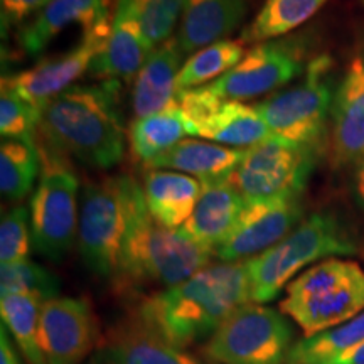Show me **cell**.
Masks as SVG:
<instances>
[{
	"label": "cell",
	"mask_w": 364,
	"mask_h": 364,
	"mask_svg": "<svg viewBox=\"0 0 364 364\" xmlns=\"http://www.w3.org/2000/svg\"><path fill=\"white\" fill-rule=\"evenodd\" d=\"M248 302L252 285L245 262H221L150 295L139 316L145 329L186 349L211 338L231 312Z\"/></svg>",
	"instance_id": "6da1fadb"
},
{
	"label": "cell",
	"mask_w": 364,
	"mask_h": 364,
	"mask_svg": "<svg viewBox=\"0 0 364 364\" xmlns=\"http://www.w3.org/2000/svg\"><path fill=\"white\" fill-rule=\"evenodd\" d=\"M120 81L76 85L41 110L38 142L97 169H110L125 154Z\"/></svg>",
	"instance_id": "7a4b0ae2"
},
{
	"label": "cell",
	"mask_w": 364,
	"mask_h": 364,
	"mask_svg": "<svg viewBox=\"0 0 364 364\" xmlns=\"http://www.w3.org/2000/svg\"><path fill=\"white\" fill-rule=\"evenodd\" d=\"M213 255L211 248L196 243L181 230L162 226L154 220L145 204L144 189L132 177L129 216L118 257L117 279L127 284L167 289L208 267Z\"/></svg>",
	"instance_id": "3957f363"
},
{
	"label": "cell",
	"mask_w": 364,
	"mask_h": 364,
	"mask_svg": "<svg viewBox=\"0 0 364 364\" xmlns=\"http://www.w3.org/2000/svg\"><path fill=\"white\" fill-rule=\"evenodd\" d=\"M358 250L351 230L336 213H314L275 247L245 260L252 302H272L304 268L324 258L356 255Z\"/></svg>",
	"instance_id": "277c9868"
},
{
	"label": "cell",
	"mask_w": 364,
	"mask_h": 364,
	"mask_svg": "<svg viewBox=\"0 0 364 364\" xmlns=\"http://www.w3.org/2000/svg\"><path fill=\"white\" fill-rule=\"evenodd\" d=\"M280 311L312 338L364 312V268L344 258H326L290 282Z\"/></svg>",
	"instance_id": "5b68a950"
},
{
	"label": "cell",
	"mask_w": 364,
	"mask_h": 364,
	"mask_svg": "<svg viewBox=\"0 0 364 364\" xmlns=\"http://www.w3.org/2000/svg\"><path fill=\"white\" fill-rule=\"evenodd\" d=\"M331 68L332 61L326 54L311 59L302 81L275 91L255 107L273 136L322 147L336 93Z\"/></svg>",
	"instance_id": "8992f818"
},
{
	"label": "cell",
	"mask_w": 364,
	"mask_h": 364,
	"mask_svg": "<svg viewBox=\"0 0 364 364\" xmlns=\"http://www.w3.org/2000/svg\"><path fill=\"white\" fill-rule=\"evenodd\" d=\"M41 176L31 199L33 247L49 260L66 257L78 235V177L70 159L38 142Z\"/></svg>",
	"instance_id": "52a82bcc"
},
{
	"label": "cell",
	"mask_w": 364,
	"mask_h": 364,
	"mask_svg": "<svg viewBox=\"0 0 364 364\" xmlns=\"http://www.w3.org/2000/svg\"><path fill=\"white\" fill-rule=\"evenodd\" d=\"M294 327L285 314L248 302L211 336L204 354L215 364H289Z\"/></svg>",
	"instance_id": "ba28073f"
},
{
	"label": "cell",
	"mask_w": 364,
	"mask_h": 364,
	"mask_svg": "<svg viewBox=\"0 0 364 364\" xmlns=\"http://www.w3.org/2000/svg\"><path fill=\"white\" fill-rule=\"evenodd\" d=\"M130 176H113L83 189L76 243L90 272L115 277L129 216Z\"/></svg>",
	"instance_id": "9c48e42d"
},
{
	"label": "cell",
	"mask_w": 364,
	"mask_h": 364,
	"mask_svg": "<svg viewBox=\"0 0 364 364\" xmlns=\"http://www.w3.org/2000/svg\"><path fill=\"white\" fill-rule=\"evenodd\" d=\"M318 150L270 136L245 150L238 167L228 179L247 204L302 196L316 167Z\"/></svg>",
	"instance_id": "30bf717a"
},
{
	"label": "cell",
	"mask_w": 364,
	"mask_h": 364,
	"mask_svg": "<svg viewBox=\"0 0 364 364\" xmlns=\"http://www.w3.org/2000/svg\"><path fill=\"white\" fill-rule=\"evenodd\" d=\"M309 43L302 34L277 38L253 46L233 70L208 88L223 100L245 102L289 85L306 73Z\"/></svg>",
	"instance_id": "8fae6325"
},
{
	"label": "cell",
	"mask_w": 364,
	"mask_h": 364,
	"mask_svg": "<svg viewBox=\"0 0 364 364\" xmlns=\"http://www.w3.org/2000/svg\"><path fill=\"white\" fill-rule=\"evenodd\" d=\"M110 29L112 21L83 33L80 43L70 51L44 59L14 76H4L2 88L12 91L38 110H43L53 98L75 86L73 83L85 73H90L91 63L107 44Z\"/></svg>",
	"instance_id": "7c38bea8"
},
{
	"label": "cell",
	"mask_w": 364,
	"mask_h": 364,
	"mask_svg": "<svg viewBox=\"0 0 364 364\" xmlns=\"http://www.w3.org/2000/svg\"><path fill=\"white\" fill-rule=\"evenodd\" d=\"M176 103L196 125L198 136L211 142L248 149L273 136L257 108L216 97L208 86L179 91Z\"/></svg>",
	"instance_id": "4fadbf2b"
},
{
	"label": "cell",
	"mask_w": 364,
	"mask_h": 364,
	"mask_svg": "<svg viewBox=\"0 0 364 364\" xmlns=\"http://www.w3.org/2000/svg\"><path fill=\"white\" fill-rule=\"evenodd\" d=\"M302 196L247 204L235 230L215 255L221 262H245L290 235L304 220Z\"/></svg>",
	"instance_id": "5bb4252c"
},
{
	"label": "cell",
	"mask_w": 364,
	"mask_h": 364,
	"mask_svg": "<svg viewBox=\"0 0 364 364\" xmlns=\"http://www.w3.org/2000/svg\"><path fill=\"white\" fill-rule=\"evenodd\" d=\"M97 338V321L85 299L54 297L43 304L39 343L48 364H81Z\"/></svg>",
	"instance_id": "9a60e30c"
},
{
	"label": "cell",
	"mask_w": 364,
	"mask_h": 364,
	"mask_svg": "<svg viewBox=\"0 0 364 364\" xmlns=\"http://www.w3.org/2000/svg\"><path fill=\"white\" fill-rule=\"evenodd\" d=\"M329 124L332 166H356L364 159V56L353 59L336 88Z\"/></svg>",
	"instance_id": "2e32d148"
},
{
	"label": "cell",
	"mask_w": 364,
	"mask_h": 364,
	"mask_svg": "<svg viewBox=\"0 0 364 364\" xmlns=\"http://www.w3.org/2000/svg\"><path fill=\"white\" fill-rule=\"evenodd\" d=\"M152 49L136 19L134 0H115L110 36L91 63L90 75L103 80H135Z\"/></svg>",
	"instance_id": "e0dca14e"
},
{
	"label": "cell",
	"mask_w": 364,
	"mask_h": 364,
	"mask_svg": "<svg viewBox=\"0 0 364 364\" xmlns=\"http://www.w3.org/2000/svg\"><path fill=\"white\" fill-rule=\"evenodd\" d=\"M245 208L247 203L228 177L203 181L193 215L179 230L196 243L216 252L235 230Z\"/></svg>",
	"instance_id": "ac0fdd59"
},
{
	"label": "cell",
	"mask_w": 364,
	"mask_h": 364,
	"mask_svg": "<svg viewBox=\"0 0 364 364\" xmlns=\"http://www.w3.org/2000/svg\"><path fill=\"white\" fill-rule=\"evenodd\" d=\"M112 0H51L34 19L22 26L19 44L29 56H38L70 26L78 24L83 33L112 21Z\"/></svg>",
	"instance_id": "d6986e66"
},
{
	"label": "cell",
	"mask_w": 364,
	"mask_h": 364,
	"mask_svg": "<svg viewBox=\"0 0 364 364\" xmlns=\"http://www.w3.org/2000/svg\"><path fill=\"white\" fill-rule=\"evenodd\" d=\"M182 49L177 38L152 49L142 70L135 76L132 90V110L135 117H147L176 105V81L181 71Z\"/></svg>",
	"instance_id": "ffe728a7"
},
{
	"label": "cell",
	"mask_w": 364,
	"mask_h": 364,
	"mask_svg": "<svg viewBox=\"0 0 364 364\" xmlns=\"http://www.w3.org/2000/svg\"><path fill=\"white\" fill-rule=\"evenodd\" d=\"M247 16L245 0H188L182 14L177 43L182 53H196L225 41Z\"/></svg>",
	"instance_id": "44dd1931"
},
{
	"label": "cell",
	"mask_w": 364,
	"mask_h": 364,
	"mask_svg": "<svg viewBox=\"0 0 364 364\" xmlns=\"http://www.w3.org/2000/svg\"><path fill=\"white\" fill-rule=\"evenodd\" d=\"M142 189L154 220L162 226L179 230L193 215L203 182L182 172L149 169Z\"/></svg>",
	"instance_id": "7402d4cb"
},
{
	"label": "cell",
	"mask_w": 364,
	"mask_h": 364,
	"mask_svg": "<svg viewBox=\"0 0 364 364\" xmlns=\"http://www.w3.org/2000/svg\"><path fill=\"white\" fill-rule=\"evenodd\" d=\"M247 149H231L204 140L184 139L174 147L145 164L147 169H172L182 174L196 176L199 181L230 177Z\"/></svg>",
	"instance_id": "603a6c76"
},
{
	"label": "cell",
	"mask_w": 364,
	"mask_h": 364,
	"mask_svg": "<svg viewBox=\"0 0 364 364\" xmlns=\"http://www.w3.org/2000/svg\"><path fill=\"white\" fill-rule=\"evenodd\" d=\"M189 135L198 136V129L177 103L152 115L135 118L129 130L132 152L145 164Z\"/></svg>",
	"instance_id": "cb8c5ba5"
},
{
	"label": "cell",
	"mask_w": 364,
	"mask_h": 364,
	"mask_svg": "<svg viewBox=\"0 0 364 364\" xmlns=\"http://www.w3.org/2000/svg\"><path fill=\"white\" fill-rule=\"evenodd\" d=\"M97 364H213L161 336L142 329L122 336L103 349Z\"/></svg>",
	"instance_id": "d4e9b609"
},
{
	"label": "cell",
	"mask_w": 364,
	"mask_h": 364,
	"mask_svg": "<svg viewBox=\"0 0 364 364\" xmlns=\"http://www.w3.org/2000/svg\"><path fill=\"white\" fill-rule=\"evenodd\" d=\"M44 300L31 294L0 295L2 326L16 339L29 364H48L39 343V317Z\"/></svg>",
	"instance_id": "484cf974"
},
{
	"label": "cell",
	"mask_w": 364,
	"mask_h": 364,
	"mask_svg": "<svg viewBox=\"0 0 364 364\" xmlns=\"http://www.w3.org/2000/svg\"><path fill=\"white\" fill-rule=\"evenodd\" d=\"M326 0H265L260 12L241 34V43L284 38L307 22Z\"/></svg>",
	"instance_id": "4316f807"
},
{
	"label": "cell",
	"mask_w": 364,
	"mask_h": 364,
	"mask_svg": "<svg viewBox=\"0 0 364 364\" xmlns=\"http://www.w3.org/2000/svg\"><path fill=\"white\" fill-rule=\"evenodd\" d=\"M364 341V312L344 324L304 338L292 346L289 364H332Z\"/></svg>",
	"instance_id": "83f0119b"
},
{
	"label": "cell",
	"mask_w": 364,
	"mask_h": 364,
	"mask_svg": "<svg viewBox=\"0 0 364 364\" xmlns=\"http://www.w3.org/2000/svg\"><path fill=\"white\" fill-rule=\"evenodd\" d=\"M38 176H41L38 145L4 139L0 145V191L4 199L22 201L33 191Z\"/></svg>",
	"instance_id": "f1b7e54d"
},
{
	"label": "cell",
	"mask_w": 364,
	"mask_h": 364,
	"mask_svg": "<svg viewBox=\"0 0 364 364\" xmlns=\"http://www.w3.org/2000/svg\"><path fill=\"white\" fill-rule=\"evenodd\" d=\"M243 56V43L228 39L193 53V56L182 65L179 75H177V93L184 90L199 88L208 81L220 80L223 75L233 70Z\"/></svg>",
	"instance_id": "f546056e"
},
{
	"label": "cell",
	"mask_w": 364,
	"mask_h": 364,
	"mask_svg": "<svg viewBox=\"0 0 364 364\" xmlns=\"http://www.w3.org/2000/svg\"><path fill=\"white\" fill-rule=\"evenodd\" d=\"M61 282L48 268L38 263L24 260L0 268V295L7 294H31L43 299L59 297Z\"/></svg>",
	"instance_id": "4dcf8cb0"
},
{
	"label": "cell",
	"mask_w": 364,
	"mask_h": 364,
	"mask_svg": "<svg viewBox=\"0 0 364 364\" xmlns=\"http://www.w3.org/2000/svg\"><path fill=\"white\" fill-rule=\"evenodd\" d=\"M188 0H134L136 19L152 48L171 39Z\"/></svg>",
	"instance_id": "1f68e13d"
},
{
	"label": "cell",
	"mask_w": 364,
	"mask_h": 364,
	"mask_svg": "<svg viewBox=\"0 0 364 364\" xmlns=\"http://www.w3.org/2000/svg\"><path fill=\"white\" fill-rule=\"evenodd\" d=\"M41 110L2 88L0 97V134L7 140L38 145Z\"/></svg>",
	"instance_id": "d6a6232c"
},
{
	"label": "cell",
	"mask_w": 364,
	"mask_h": 364,
	"mask_svg": "<svg viewBox=\"0 0 364 364\" xmlns=\"http://www.w3.org/2000/svg\"><path fill=\"white\" fill-rule=\"evenodd\" d=\"M29 211L22 204L4 213L0 223V265H12L29 260L33 233H31Z\"/></svg>",
	"instance_id": "836d02e7"
},
{
	"label": "cell",
	"mask_w": 364,
	"mask_h": 364,
	"mask_svg": "<svg viewBox=\"0 0 364 364\" xmlns=\"http://www.w3.org/2000/svg\"><path fill=\"white\" fill-rule=\"evenodd\" d=\"M51 0H0L4 24H22L34 14H39Z\"/></svg>",
	"instance_id": "e575fe53"
},
{
	"label": "cell",
	"mask_w": 364,
	"mask_h": 364,
	"mask_svg": "<svg viewBox=\"0 0 364 364\" xmlns=\"http://www.w3.org/2000/svg\"><path fill=\"white\" fill-rule=\"evenodd\" d=\"M351 189L354 201H356L358 208L364 213V159H361V161L354 166Z\"/></svg>",
	"instance_id": "d590c367"
},
{
	"label": "cell",
	"mask_w": 364,
	"mask_h": 364,
	"mask_svg": "<svg viewBox=\"0 0 364 364\" xmlns=\"http://www.w3.org/2000/svg\"><path fill=\"white\" fill-rule=\"evenodd\" d=\"M0 364H22L19 354L14 349L12 341L9 338L7 329L4 326L0 329Z\"/></svg>",
	"instance_id": "8d00e7d4"
},
{
	"label": "cell",
	"mask_w": 364,
	"mask_h": 364,
	"mask_svg": "<svg viewBox=\"0 0 364 364\" xmlns=\"http://www.w3.org/2000/svg\"><path fill=\"white\" fill-rule=\"evenodd\" d=\"M332 364H364V341L349 349L348 353L341 354Z\"/></svg>",
	"instance_id": "74e56055"
},
{
	"label": "cell",
	"mask_w": 364,
	"mask_h": 364,
	"mask_svg": "<svg viewBox=\"0 0 364 364\" xmlns=\"http://www.w3.org/2000/svg\"><path fill=\"white\" fill-rule=\"evenodd\" d=\"M363 4H364V0H363Z\"/></svg>",
	"instance_id": "f35d334b"
}]
</instances>
